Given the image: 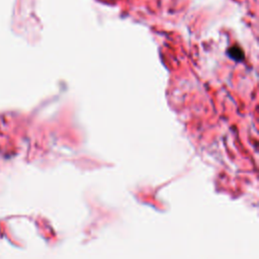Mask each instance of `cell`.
<instances>
[{
	"instance_id": "6da1fadb",
	"label": "cell",
	"mask_w": 259,
	"mask_h": 259,
	"mask_svg": "<svg viewBox=\"0 0 259 259\" xmlns=\"http://www.w3.org/2000/svg\"><path fill=\"white\" fill-rule=\"evenodd\" d=\"M237 50H238V48H232V50H231L232 52H234V54H232V53H231L230 55H231V56H232L234 59H237V57H238V56H237ZM238 53H239V57H240V59H241V58L243 57V54H242L241 50H239V51H238Z\"/></svg>"
}]
</instances>
